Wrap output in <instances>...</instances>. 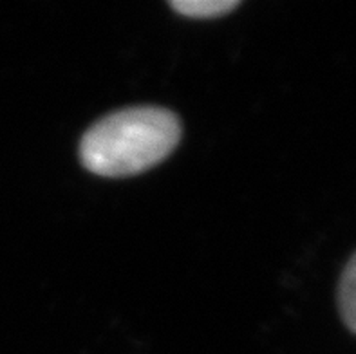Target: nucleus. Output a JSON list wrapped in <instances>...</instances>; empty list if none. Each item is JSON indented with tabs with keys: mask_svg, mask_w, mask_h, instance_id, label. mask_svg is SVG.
Instances as JSON below:
<instances>
[{
	"mask_svg": "<svg viewBox=\"0 0 356 354\" xmlns=\"http://www.w3.org/2000/svg\"><path fill=\"white\" fill-rule=\"evenodd\" d=\"M337 300L343 325L356 337V251L349 257L342 269Z\"/></svg>",
	"mask_w": 356,
	"mask_h": 354,
	"instance_id": "f03ea898",
	"label": "nucleus"
},
{
	"mask_svg": "<svg viewBox=\"0 0 356 354\" xmlns=\"http://www.w3.org/2000/svg\"><path fill=\"white\" fill-rule=\"evenodd\" d=\"M170 6L185 17L213 18L237 8L239 0H172Z\"/></svg>",
	"mask_w": 356,
	"mask_h": 354,
	"instance_id": "7ed1b4c3",
	"label": "nucleus"
},
{
	"mask_svg": "<svg viewBox=\"0 0 356 354\" xmlns=\"http://www.w3.org/2000/svg\"><path fill=\"white\" fill-rule=\"evenodd\" d=\"M179 118L161 107H129L90 125L80 141L87 170L105 177H125L149 170L177 147Z\"/></svg>",
	"mask_w": 356,
	"mask_h": 354,
	"instance_id": "f257e3e1",
	"label": "nucleus"
}]
</instances>
